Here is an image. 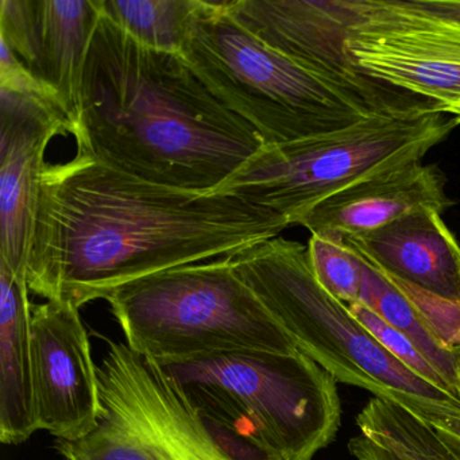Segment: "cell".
<instances>
[{"label":"cell","mask_w":460,"mask_h":460,"mask_svg":"<svg viewBox=\"0 0 460 460\" xmlns=\"http://www.w3.org/2000/svg\"><path fill=\"white\" fill-rule=\"evenodd\" d=\"M26 279L0 261V440L23 443L39 430Z\"/></svg>","instance_id":"16"},{"label":"cell","mask_w":460,"mask_h":460,"mask_svg":"<svg viewBox=\"0 0 460 460\" xmlns=\"http://www.w3.org/2000/svg\"><path fill=\"white\" fill-rule=\"evenodd\" d=\"M109 344L98 366L101 420L80 440H58L66 460H234L160 363Z\"/></svg>","instance_id":"8"},{"label":"cell","mask_w":460,"mask_h":460,"mask_svg":"<svg viewBox=\"0 0 460 460\" xmlns=\"http://www.w3.org/2000/svg\"><path fill=\"white\" fill-rule=\"evenodd\" d=\"M343 242L386 276L460 301V244L438 212H414Z\"/></svg>","instance_id":"15"},{"label":"cell","mask_w":460,"mask_h":460,"mask_svg":"<svg viewBox=\"0 0 460 460\" xmlns=\"http://www.w3.org/2000/svg\"><path fill=\"white\" fill-rule=\"evenodd\" d=\"M106 301L126 344L158 363L223 352L298 349L238 276L231 257L141 277Z\"/></svg>","instance_id":"6"},{"label":"cell","mask_w":460,"mask_h":460,"mask_svg":"<svg viewBox=\"0 0 460 460\" xmlns=\"http://www.w3.org/2000/svg\"><path fill=\"white\" fill-rule=\"evenodd\" d=\"M160 365L234 460H312L341 427L336 379L298 349Z\"/></svg>","instance_id":"3"},{"label":"cell","mask_w":460,"mask_h":460,"mask_svg":"<svg viewBox=\"0 0 460 460\" xmlns=\"http://www.w3.org/2000/svg\"><path fill=\"white\" fill-rule=\"evenodd\" d=\"M436 165L405 164L365 177L309 209L296 225L312 235L347 239L384 227L420 211L443 214L454 201Z\"/></svg>","instance_id":"14"},{"label":"cell","mask_w":460,"mask_h":460,"mask_svg":"<svg viewBox=\"0 0 460 460\" xmlns=\"http://www.w3.org/2000/svg\"><path fill=\"white\" fill-rule=\"evenodd\" d=\"M182 58L265 146L333 133L384 111L359 93L271 49L225 2L200 0Z\"/></svg>","instance_id":"4"},{"label":"cell","mask_w":460,"mask_h":460,"mask_svg":"<svg viewBox=\"0 0 460 460\" xmlns=\"http://www.w3.org/2000/svg\"><path fill=\"white\" fill-rule=\"evenodd\" d=\"M349 6L344 45L362 74L433 106L459 101V22L414 0H349Z\"/></svg>","instance_id":"9"},{"label":"cell","mask_w":460,"mask_h":460,"mask_svg":"<svg viewBox=\"0 0 460 460\" xmlns=\"http://www.w3.org/2000/svg\"><path fill=\"white\" fill-rule=\"evenodd\" d=\"M288 227L238 196L152 184L77 153L42 172L26 281L80 309L134 279L233 257Z\"/></svg>","instance_id":"1"},{"label":"cell","mask_w":460,"mask_h":460,"mask_svg":"<svg viewBox=\"0 0 460 460\" xmlns=\"http://www.w3.org/2000/svg\"><path fill=\"white\" fill-rule=\"evenodd\" d=\"M360 260L363 279L359 303L405 335L438 371L448 392L460 400V349L444 347L394 282L363 258Z\"/></svg>","instance_id":"17"},{"label":"cell","mask_w":460,"mask_h":460,"mask_svg":"<svg viewBox=\"0 0 460 460\" xmlns=\"http://www.w3.org/2000/svg\"><path fill=\"white\" fill-rule=\"evenodd\" d=\"M349 308L354 314V316L378 339L379 343L390 354L394 355L409 370L413 371L421 378L427 379L435 386L448 392L446 382L441 378L438 371L430 365L429 360L420 352V349L405 335H402L400 331L394 330L392 325L387 324L386 322L376 316L371 309H368L365 304L359 303V301L351 304Z\"/></svg>","instance_id":"20"},{"label":"cell","mask_w":460,"mask_h":460,"mask_svg":"<svg viewBox=\"0 0 460 460\" xmlns=\"http://www.w3.org/2000/svg\"><path fill=\"white\" fill-rule=\"evenodd\" d=\"M414 4L430 14L460 23V0H414Z\"/></svg>","instance_id":"24"},{"label":"cell","mask_w":460,"mask_h":460,"mask_svg":"<svg viewBox=\"0 0 460 460\" xmlns=\"http://www.w3.org/2000/svg\"><path fill=\"white\" fill-rule=\"evenodd\" d=\"M384 460H460V452L427 429L403 441Z\"/></svg>","instance_id":"22"},{"label":"cell","mask_w":460,"mask_h":460,"mask_svg":"<svg viewBox=\"0 0 460 460\" xmlns=\"http://www.w3.org/2000/svg\"><path fill=\"white\" fill-rule=\"evenodd\" d=\"M435 110L436 111L443 112V114L451 115L456 120L457 125H460V99L459 101L452 102V103L436 104Z\"/></svg>","instance_id":"25"},{"label":"cell","mask_w":460,"mask_h":460,"mask_svg":"<svg viewBox=\"0 0 460 460\" xmlns=\"http://www.w3.org/2000/svg\"><path fill=\"white\" fill-rule=\"evenodd\" d=\"M71 136L79 155L152 184L201 192L265 146L181 55L144 47L104 15Z\"/></svg>","instance_id":"2"},{"label":"cell","mask_w":460,"mask_h":460,"mask_svg":"<svg viewBox=\"0 0 460 460\" xmlns=\"http://www.w3.org/2000/svg\"><path fill=\"white\" fill-rule=\"evenodd\" d=\"M456 126L435 106L373 115L343 130L263 146L214 192L238 196L293 226L365 177L420 163Z\"/></svg>","instance_id":"7"},{"label":"cell","mask_w":460,"mask_h":460,"mask_svg":"<svg viewBox=\"0 0 460 460\" xmlns=\"http://www.w3.org/2000/svg\"><path fill=\"white\" fill-rule=\"evenodd\" d=\"M200 0H102V12L146 48L182 55Z\"/></svg>","instance_id":"18"},{"label":"cell","mask_w":460,"mask_h":460,"mask_svg":"<svg viewBox=\"0 0 460 460\" xmlns=\"http://www.w3.org/2000/svg\"><path fill=\"white\" fill-rule=\"evenodd\" d=\"M441 440L460 452V411H449L427 420Z\"/></svg>","instance_id":"23"},{"label":"cell","mask_w":460,"mask_h":460,"mask_svg":"<svg viewBox=\"0 0 460 460\" xmlns=\"http://www.w3.org/2000/svg\"><path fill=\"white\" fill-rule=\"evenodd\" d=\"M389 279L413 304L430 332L444 347L460 349V301L433 295L392 277Z\"/></svg>","instance_id":"21"},{"label":"cell","mask_w":460,"mask_h":460,"mask_svg":"<svg viewBox=\"0 0 460 460\" xmlns=\"http://www.w3.org/2000/svg\"><path fill=\"white\" fill-rule=\"evenodd\" d=\"M309 262L323 289L346 305L359 301L363 263L341 239L312 235L308 243Z\"/></svg>","instance_id":"19"},{"label":"cell","mask_w":460,"mask_h":460,"mask_svg":"<svg viewBox=\"0 0 460 460\" xmlns=\"http://www.w3.org/2000/svg\"><path fill=\"white\" fill-rule=\"evenodd\" d=\"M31 354L39 429L66 441L90 435L103 409L79 308L63 301L31 304Z\"/></svg>","instance_id":"12"},{"label":"cell","mask_w":460,"mask_h":460,"mask_svg":"<svg viewBox=\"0 0 460 460\" xmlns=\"http://www.w3.org/2000/svg\"><path fill=\"white\" fill-rule=\"evenodd\" d=\"M238 276L277 322L336 381L392 401L420 419L460 411V400L417 376L390 354L349 305L317 282L308 247L273 238L234 255Z\"/></svg>","instance_id":"5"},{"label":"cell","mask_w":460,"mask_h":460,"mask_svg":"<svg viewBox=\"0 0 460 460\" xmlns=\"http://www.w3.org/2000/svg\"><path fill=\"white\" fill-rule=\"evenodd\" d=\"M102 0H2L0 41L53 96L74 126Z\"/></svg>","instance_id":"13"},{"label":"cell","mask_w":460,"mask_h":460,"mask_svg":"<svg viewBox=\"0 0 460 460\" xmlns=\"http://www.w3.org/2000/svg\"><path fill=\"white\" fill-rule=\"evenodd\" d=\"M231 17L271 49L317 74L343 83L387 112L432 106L374 82L359 71L344 45L349 0H225Z\"/></svg>","instance_id":"11"},{"label":"cell","mask_w":460,"mask_h":460,"mask_svg":"<svg viewBox=\"0 0 460 460\" xmlns=\"http://www.w3.org/2000/svg\"><path fill=\"white\" fill-rule=\"evenodd\" d=\"M60 104L22 66L0 76V261L26 279L45 152L69 136Z\"/></svg>","instance_id":"10"}]
</instances>
